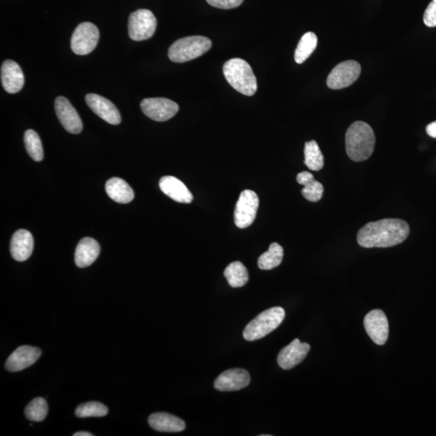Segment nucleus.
<instances>
[{
	"label": "nucleus",
	"instance_id": "1",
	"mask_svg": "<svg viewBox=\"0 0 436 436\" xmlns=\"http://www.w3.org/2000/svg\"><path fill=\"white\" fill-rule=\"evenodd\" d=\"M410 234L409 225L401 219H383L369 223L360 229L357 242L364 248H387L402 243Z\"/></svg>",
	"mask_w": 436,
	"mask_h": 436
},
{
	"label": "nucleus",
	"instance_id": "2",
	"mask_svg": "<svg viewBox=\"0 0 436 436\" xmlns=\"http://www.w3.org/2000/svg\"><path fill=\"white\" fill-rule=\"evenodd\" d=\"M372 127L364 122H355L346 133V152L355 162H363L372 155L375 147Z\"/></svg>",
	"mask_w": 436,
	"mask_h": 436
},
{
	"label": "nucleus",
	"instance_id": "3",
	"mask_svg": "<svg viewBox=\"0 0 436 436\" xmlns=\"http://www.w3.org/2000/svg\"><path fill=\"white\" fill-rule=\"evenodd\" d=\"M223 73L230 86L245 96H254L257 92V77L250 65L241 58H233L224 64Z\"/></svg>",
	"mask_w": 436,
	"mask_h": 436
},
{
	"label": "nucleus",
	"instance_id": "4",
	"mask_svg": "<svg viewBox=\"0 0 436 436\" xmlns=\"http://www.w3.org/2000/svg\"><path fill=\"white\" fill-rule=\"evenodd\" d=\"M212 47L211 40L207 37L192 36L175 42L168 51V57L172 62L183 63L202 56Z\"/></svg>",
	"mask_w": 436,
	"mask_h": 436
},
{
	"label": "nucleus",
	"instance_id": "5",
	"mask_svg": "<svg viewBox=\"0 0 436 436\" xmlns=\"http://www.w3.org/2000/svg\"><path fill=\"white\" fill-rule=\"evenodd\" d=\"M284 317L285 312L282 307H273L265 310L245 328L244 339L252 342V341L267 337L282 323Z\"/></svg>",
	"mask_w": 436,
	"mask_h": 436
},
{
	"label": "nucleus",
	"instance_id": "6",
	"mask_svg": "<svg viewBox=\"0 0 436 436\" xmlns=\"http://www.w3.org/2000/svg\"><path fill=\"white\" fill-rule=\"evenodd\" d=\"M157 28V19L147 9H138L130 14L129 36L135 42L145 41L153 37Z\"/></svg>",
	"mask_w": 436,
	"mask_h": 436
},
{
	"label": "nucleus",
	"instance_id": "7",
	"mask_svg": "<svg viewBox=\"0 0 436 436\" xmlns=\"http://www.w3.org/2000/svg\"><path fill=\"white\" fill-rule=\"evenodd\" d=\"M99 39L98 28L91 22H83L74 29L71 40L72 51L78 55L92 53L97 47Z\"/></svg>",
	"mask_w": 436,
	"mask_h": 436
},
{
	"label": "nucleus",
	"instance_id": "8",
	"mask_svg": "<svg viewBox=\"0 0 436 436\" xmlns=\"http://www.w3.org/2000/svg\"><path fill=\"white\" fill-rule=\"evenodd\" d=\"M259 200L252 190H244L240 194L234 211V223L237 227L244 229L252 225L257 218Z\"/></svg>",
	"mask_w": 436,
	"mask_h": 436
},
{
	"label": "nucleus",
	"instance_id": "9",
	"mask_svg": "<svg viewBox=\"0 0 436 436\" xmlns=\"http://www.w3.org/2000/svg\"><path fill=\"white\" fill-rule=\"evenodd\" d=\"M362 73V67L353 60L339 63L328 75L327 84L329 88L340 90L353 84Z\"/></svg>",
	"mask_w": 436,
	"mask_h": 436
},
{
	"label": "nucleus",
	"instance_id": "10",
	"mask_svg": "<svg viewBox=\"0 0 436 436\" xmlns=\"http://www.w3.org/2000/svg\"><path fill=\"white\" fill-rule=\"evenodd\" d=\"M145 116L155 122H167L179 112V105L166 98H147L141 103Z\"/></svg>",
	"mask_w": 436,
	"mask_h": 436
},
{
	"label": "nucleus",
	"instance_id": "11",
	"mask_svg": "<svg viewBox=\"0 0 436 436\" xmlns=\"http://www.w3.org/2000/svg\"><path fill=\"white\" fill-rule=\"evenodd\" d=\"M364 328L376 344L384 345L389 338V322L387 315L380 309H374L365 316Z\"/></svg>",
	"mask_w": 436,
	"mask_h": 436
},
{
	"label": "nucleus",
	"instance_id": "12",
	"mask_svg": "<svg viewBox=\"0 0 436 436\" xmlns=\"http://www.w3.org/2000/svg\"><path fill=\"white\" fill-rule=\"evenodd\" d=\"M54 106L60 123L68 133L79 134L82 132V120L67 98L58 97L55 99Z\"/></svg>",
	"mask_w": 436,
	"mask_h": 436
},
{
	"label": "nucleus",
	"instance_id": "13",
	"mask_svg": "<svg viewBox=\"0 0 436 436\" xmlns=\"http://www.w3.org/2000/svg\"><path fill=\"white\" fill-rule=\"evenodd\" d=\"M250 374L247 370L233 369L225 371L215 380L214 387L222 392H232L248 387Z\"/></svg>",
	"mask_w": 436,
	"mask_h": 436
},
{
	"label": "nucleus",
	"instance_id": "14",
	"mask_svg": "<svg viewBox=\"0 0 436 436\" xmlns=\"http://www.w3.org/2000/svg\"><path fill=\"white\" fill-rule=\"evenodd\" d=\"M85 99L89 108L104 121L115 125L122 122L121 114L118 109L108 99L97 94L90 93Z\"/></svg>",
	"mask_w": 436,
	"mask_h": 436
},
{
	"label": "nucleus",
	"instance_id": "15",
	"mask_svg": "<svg viewBox=\"0 0 436 436\" xmlns=\"http://www.w3.org/2000/svg\"><path fill=\"white\" fill-rule=\"evenodd\" d=\"M42 350L31 346H22L9 355L5 367L9 372H19L30 367L41 357Z\"/></svg>",
	"mask_w": 436,
	"mask_h": 436
},
{
	"label": "nucleus",
	"instance_id": "16",
	"mask_svg": "<svg viewBox=\"0 0 436 436\" xmlns=\"http://www.w3.org/2000/svg\"><path fill=\"white\" fill-rule=\"evenodd\" d=\"M310 350V346L307 343H302L296 339L287 347L280 350L277 362L280 368L284 370L292 369L302 363L307 357Z\"/></svg>",
	"mask_w": 436,
	"mask_h": 436
},
{
	"label": "nucleus",
	"instance_id": "17",
	"mask_svg": "<svg viewBox=\"0 0 436 436\" xmlns=\"http://www.w3.org/2000/svg\"><path fill=\"white\" fill-rule=\"evenodd\" d=\"M1 82L5 91L10 94L17 93L23 88L24 74L16 62L13 60L3 62L1 67Z\"/></svg>",
	"mask_w": 436,
	"mask_h": 436
},
{
	"label": "nucleus",
	"instance_id": "18",
	"mask_svg": "<svg viewBox=\"0 0 436 436\" xmlns=\"http://www.w3.org/2000/svg\"><path fill=\"white\" fill-rule=\"evenodd\" d=\"M33 238L31 233L26 229H19L13 234L10 250L12 257L19 262L25 261L33 253Z\"/></svg>",
	"mask_w": 436,
	"mask_h": 436
},
{
	"label": "nucleus",
	"instance_id": "19",
	"mask_svg": "<svg viewBox=\"0 0 436 436\" xmlns=\"http://www.w3.org/2000/svg\"><path fill=\"white\" fill-rule=\"evenodd\" d=\"M160 189L179 203L189 204L193 200V195L182 181L174 177H164L159 181Z\"/></svg>",
	"mask_w": 436,
	"mask_h": 436
},
{
	"label": "nucleus",
	"instance_id": "20",
	"mask_svg": "<svg viewBox=\"0 0 436 436\" xmlns=\"http://www.w3.org/2000/svg\"><path fill=\"white\" fill-rule=\"evenodd\" d=\"M100 253L99 244L92 238H84L75 250L74 261L79 268H87L96 261Z\"/></svg>",
	"mask_w": 436,
	"mask_h": 436
},
{
	"label": "nucleus",
	"instance_id": "21",
	"mask_svg": "<svg viewBox=\"0 0 436 436\" xmlns=\"http://www.w3.org/2000/svg\"><path fill=\"white\" fill-rule=\"evenodd\" d=\"M149 425L160 433H180L186 428L181 419L168 413H154L150 416Z\"/></svg>",
	"mask_w": 436,
	"mask_h": 436
},
{
	"label": "nucleus",
	"instance_id": "22",
	"mask_svg": "<svg viewBox=\"0 0 436 436\" xmlns=\"http://www.w3.org/2000/svg\"><path fill=\"white\" fill-rule=\"evenodd\" d=\"M105 189L108 197L120 204H128L134 198L133 189L122 179H110L106 183Z\"/></svg>",
	"mask_w": 436,
	"mask_h": 436
},
{
	"label": "nucleus",
	"instance_id": "23",
	"mask_svg": "<svg viewBox=\"0 0 436 436\" xmlns=\"http://www.w3.org/2000/svg\"><path fill=\"white\" fill-rule=\"evenodd\" d=\"M297 181L303 185L302 194L309 202H318L322 199L324 192L323 185L317 181L312 173L308 172L299 173Z\"/></svg>",
	"mask_w": 436,
	"mask_h": 436
},
{
	"label": "nucleus",
	"instance_id": "24",
	"mask_svg": "<svg viewBox=\"0 0 436 436\" xmlns=\"http://www.w3.org/2000/svg\"><path fill=\"white\" fill-rule=\"evenodd\" d=\"M230 286L233 288L243 287L249 280V274L247 268L241 262L229 264L224 272Z\"/></svg>",
	"mask_w": 436,
	"mask_h": 436
},
{
	"label": "nucleus",
	"instance_id": "25",
	"mask_svg": "<svg viewBox=\"0 0 436 436\" xmlns=\"http://www.w3.org/2000/svg\"><path fill=\"white\" fill-rule=\"evenodd\" d=\"M284 249L277 243L270 245L267 252L260 255L258 259V266L262 270H272L277 268L282 263Z\"/></svg>",
	"mask_w": 436,
	"mask_h": 436
},
{
	"label": "nucleus",
	"instance_id": "26",
	"mask_svg": "<svg viewBox=\"0 0 436 436\" xmlns=\"http://www.w3.org/2000/svg\"><path fill=\"white\" fill-rule=\"evenodd\" d=\"M318 45V38L312 32L304 35L296 49L294 58L298 64L303 63L313 54Z\"/></svg>",
	"mask_w": 436,
	"mask_h": 436
},
{
	"label": "nucleus",
	"instance_id": "27",
	"mask_svg": "<svg viewBox=\"0 0 436 436\" xmlns=\"http://www.w3.org/2000/svg\"><path fill=\"white\" fill-rule=\"evenodd\" d=\"M305 164L309 170L318 172L324 166V157L318 145L315 141H310L305 145Z\"/></svg>",
	"mask_w": 436,
	"mask_h": 436
},
{
	"label": "nucleus",
	"instance_id": "28",
	"mask_svg": "<svg viewBox=\"0 0 436 436\" xmlns=\"http://www.w3.org/2000/svg\"><path fill=\"white\" fill-rule=\"evenodd\" d=\"M24 145L30 157L34 161L41 162L44 158L43 147L38 134L33 129H29L24 134Z\"/></svg>",
	"mask_w": 436,
	"mask_h": 436
},
{
	"label": "nucleus",
	"instance_id": "29",
	"mask_svg": "<svg viewBox=\"0 0 436 436\" xmlns=\"http://www.w3.org/2000/svg\"><path fill=\"white\" fill-rule=\"evenodd\" d=\"M25 416L33 422H42L48 414V405L42 398H37L30 403L25 408Z\"/></svg>",
	"mask_w": 436,
	"mask_h": 436
},
{
	"label": "nucleus",
	"instance_id": "30",
	"mask_svg": "<svg viewBox=\"0 0 436 436\" xmlns=\"http://www.w3.org/2000/svg\"><path fill=\"white\" fill-rule=\"evenodd\" d=\"M108 413V410L106 405L97 402L79 405L75 410V414L79 418L104 417Z\"/></svg>",
	"mask_w": 436,
	"mask_h": 436
},
{
	"label": "nucleus",
	"instance_id": "31",
	"mask_svg": "<svg viewBox=\"0 0 436 436\" xmlns=\"http://www.w3.org/2000/svg\"><path fill=\"white\" fill-rule=\"evenodd\" d=\"M423 22L428 27H436V0H433L426 9Z\"/></svg>",
	"mask_w": 436,
	"mask_h": 436
},
{
	"label": "nucleus",
	"instance_id": "32",
	"mask_svg": "<svg viewBox=\"0 0 436 436\" xmlns=\"http://www.w3.org/2000/svg\"><path fill=\"white\" fill-rule=\"evenodd\" d=\"M209 5L220 9H232L238 8L244 0H207Z\"/></svg>",
	"mask_w": 436,
	"mask_h": 436
},
{
	"label": "nucleus",
	"instance_id": "33",
	"mask_svg": "<svg viewBox=\"0 0 436 436\" xmlns=\"http://www.w3.org/2000/svg\"><path fill=\"white\" fill-rule=\"evenodd\" d=\"M426 130L430 137L436 138V122L429 124Z\"/></svg>",
	"mask_w": 436,
	"mask_h": 436
},
{
	"label": "nucleus",
	"instance_id": "34",
	"mask_svg": "<svg viewBox=\"0 0 436 436\" xmlns=\"http://www.w3.org/2000/svg\"><path fill=\"white\" fill-rule=\"evenodd\" d=\"M74 436H93V434L87 432H79L74 433Z\"/></svg>",
	"mask_w": 436,
	"mask_h": 436
}]
</instances>
